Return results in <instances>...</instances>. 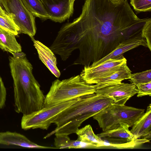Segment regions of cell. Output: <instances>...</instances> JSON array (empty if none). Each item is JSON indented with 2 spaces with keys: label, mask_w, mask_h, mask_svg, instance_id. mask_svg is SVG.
<instances>
[{
  "label": "cell",
  "mask_w": 151,
  "mask_h": 151,
  "mask_svg": "<svg viewBox=\"0 0 151 151\" xmlns=\"http://www.w3.org/2000/svg\"><path fill=\"white\" fill-rule=\"evenodd\" d=\"M9 59L16 111L24 115L40 110L45 97L33 75L32 65L26 55L10 56Z\"/></svg>",
  "instance_id": "1"
},
{
  "label": "cell",
  "mask_w": 151,
  "mask_h": 151,
  "mask_svg": "<svg viewBox=\"0 0 151 151\" xmlns=\"http://www.w3.org/2000/svg\"><path fill=\"white\" fill-rule=\"evenodd\" d=\"M112 99L95 93L78 97L73 104L59 114L52 120L55 129L44 138L55 136H68L76 133L82 123L110 104Z\"/></svg>",
  "instance_id": "2"
},
{
  "label": "cell",
  "mask_w": 151,
  "mask_h": 151,
  "mask_svg": "<svg viewBox=\"0 0 151 151\" xmlns=\"http://www.w3.org/2000/svg\"><path fill=\"white\" fill-rule=\"evenodd\" d=\"M95 91V85L87 83L80 75L61 81L57 79L52 82L45 97L43 107L54 105Z\"/></svg>",
  "instance_id": "3"
},
{
  "label": "cell",
  "mask_w": 151,
  "mask_h": 151,
  "mask_svg": "<svg viewBox=\"0 0 151 151\" xmlns=\"http://www.w3.org/2000/svg\"><path fill=\"white\" fill-rule=\"evenodd\" d=\"M145 109L124 105L112 103L93 116L103 131L112 130L119 127L122 123L129 127L134 124L143 115Z\"/></svg>",
  "instance_id": "4"
},
{
  "label": "cell",
  "mask_w": 151,
  "mask_h": 151,
  "mask_svg": "<svg viewBox=\"0 0 151 151\" xmlns=\"http://www.w3.org/2000/svg\"><path fill=\"white\" fill-rule=\"evenodd\" d=\"M77 98L54 105L43 107L37 111L23 115L21 122L22 129L27 130L40 128L47 130L55 117L75 103Z\"/></svg>",
  "instance_id": "5"
},
{
  "label": "cell",
  "mask_w": 151,
  "mask_h": 151,
  "mask_svg": "<svg viewBox=\"0 0 151 151\" xmlns=\"http://www.w3.org/2000/svg\"><path fill=\"white\" fill-rule=\"evenodd\" d=\"M6 13L10 16L19 28L20 33L33 38L36 32L35 17L21 0H0Z\"/></svg>",
  "instance_id": "6"
},
{
  "label": "cell",
  "mask_w": 151,
  "mask_h": 151,
  "mask_svg": "<svg viewBox=\"0 0 151 151\" xmlns=\"http://www.w3.org/2000/svg\"><path fill=\"white\" fill-rule=\"evenodd\" d=\"M127 61L122 55L95 66H85L80 75L87 83L96 84L100 80L117 71Z\"/></svg>",
  "instance_id": "7"
},
{
  "label": "cell",
  "mask_w": 151,
  "mask_h": 151,
  "mask_svg": "<svg viewBox=\"0 0 151 151\" xmlns=\"http://www.w3.org/2000/svg\"><path fill=\"white\" fill-rule=\"evenodd\" d=\"M96 94L109 97L114 104L124 105L130 98L137 93L136 86L132 83L121 82L96 84Z\"/></svg>",
  "instance_id": "8"
},
{
  "label": "cell",
  "mask_w": 151,
  "mask_h": 151,
  "mask_svg": "<svg viewBox=\"0 0 151 151\" xmlns=\"http://www.w3.org/2000/svg\"><path fill=\"white\" fill-rule=\"evenodd\" d=\"M49 19L61 23L69 19L73 12L74 0H40Z\"/></svg>",
  "instance_id": "9"
},
{
  "label": "cell",
  "mask_w": 151,
  "mask_h": 151,
  "mask_svg": "<svg viewBox=\"0 0 151 151\" xmlns=\"http://www.w3.org/2000/svg\"><path fill=\"white\" fill-rule=\"evenodd\" d=\"M140 35L141 34L122 42L118 44L116 48L110 53L99 60L94 62L90 66H95L110 59L119 57L125 52L141 45L147 47L146 40L139 38Z\"/></svg>",
  "instance_id": "10"
},
{
  "label": "cell",
  "mask_w": 151,
  "mask_h": 151,
  "mask_svg": "<svg viewBox=\"0 0 151 151\" xmlns=\"http://www.w3.org/2000/svg\"><path fill=\"white\" fill-rule=\"evenodd\" d=\"M116 129L103 132L97 135L103 140L111 144H121L129 142L135 139L127 124L122 123Z\"/></svg>",
  "instance_id": "11"
},
{
  "label": "cell",
  "mask_w": 151,
  "mask_h": 151,
  "mask_svg": "<svg viewBox=\"0 0 151 151\" xmlns=\"http://www.w3.org/2000/svg\"><path fill=\"white\" fill-rule=\"evenodd\" d=\"M40 59L57 78L60 76V72L57 67L56 57L54 52L49 47L40 41L31 38Z\"/></svg>",
  "instance_id": "12"
},
{
  "label": "cell",
  "mask_w": 151,
  "mask_h": 151,
  "mask_svg": "<svg viewBox=\"0 0 151 151\" xmlns=\"http://www.w3.org/2000/svg\"><path fill=\"white\" fill-rule=\"evenodd\" d=\"M0 144L5 145H14L29 148H57L38 145L30 141L23 135L9 131L0 132Z\"/></svg>",
  "instance_id": "13"
},
{
  "label": "cell",
  "mask_w": 151,
  "mask_h": 151,
  "mask_svg": "<svg viewBox=\"0 0 151 151\" xmlns=\"http://www.w3.org/2000/svg\"><path fill=\"white\" fill-rule=\"evenodd\" d=\"M130 132L135 139H151V105L147 106L146 112L132 127Z\"/></svg>",
  "instance_id": "14"
},
{
  "label": "cell",
  "mask_w": 151,
  "mask_h": 151,
  "mask_svg": "<svg viewBox=\"0 0 151 151\" xmlns=\"http://www.w3.org/2000/svg\"><path fill=\"white\" fill-rule=\"evenodd\" d=\"M15 36L0 27V48L12 53L21 52V46L17 42Z\"/></svg>",
  "instance_id": "15"
},
{
  "label": "cell",
  "mask_w": 151,
  "mask_h": 151,
  "mask_svg": "<svg viewBox=\"0 0 151 151\" xmlns=\"http://www.w3.org/2000/svg\"><path fill=\"white\" fill-rule=\"evenodd\" d=\"M76 133L82 142L88 144L91 148L102 147L104 141L94 133L91 126L88 125L78 129Z\"/></svg>",
  "instance_id": "16"
},
{
  "label": "cell",
  "mask_w": 151,
  "mask_h": 151,
  "mask_svg": "<svg viewBox=\"0 0 151 151\" xmlns=\"http://www.w3.org/2000/svg\"><path fill=\"white\" fill-rule=\"evenodd\" d=\"M54 145L57 148H90L88 144L81 142L79 139L70 140L68 136H55Z\"/></svg>",
  "instance_id": "17"
},
{
  "label": "cell",
  "mask_w": 151,
  "mask_h": 151,
  "mask_svg": "<svg viewBox=\"0 0 151 151\" xmlns=\"http://www.w3.org/2000/svg\"><path fill=\"white\" fill-rule=\"evenodd\" d=\"M26 9L35 17L43 21L49 19V16L40 0H21Z\"/></svg>",
  "instance_id": "18"
},
{
  "label": "cell",
  "mask_w": 151,
  "mask_h": 151,
  "mask_svg": "<svg viewBox=\"0 0 151 151\" xmlns=\"http://www.w3.org/2000/svg\"><path fill=\"white\" fill-rule=\"evenodd\" d=\"M131 74V71L126 63L117 71L106 78L100 80L96 84L121 82L123 80L129 79Z\"/></svg>",
  "instance_id": "19"
},
{
  "label": "cell",
  "mask_w": 151,
  "mask_h": 151,
  "mask_svg": "<svg viewBox=\"0 0 151 151\" xmlns=\"http://www.w3.org/2000/svg\"><path fill=\"white\" fill-rule=\"evenodd\" d=\"M0 27L14 34L16 36L21 33L19 28L11 17L8 14L0 15Z\"/></svg>",
  "instance_id": "20"
},
{
  "label": "cell",
  "mask_w": 151,
  "mask_h": 151,
  "mask_svg": "<svg viewBox=\"0 0 151 151\" xmlns=\"http://www.w3.org/2000/svg\"><path fill=\"white\" fill-rule=\"evenodd\" d=\"M129 81L136 86L151 81V70L131 74Z\"/></svg>",
  "instance_id": "21"
},
{
  "label": "cell",
  "mask_w": 151,
  "mask_h": 151,
  "mask_svg": "<svg viewBox=\"0 0 151 151\" xmlns=\"http://www.w3.org/2000/svg\"><path fill=\"white\" fill-rule=\"evenodd\" d=\"M150 140L142 138L135 139L132 141L126 143L121 144H111L105 142L104 146H110L118 149L134 148L142 144L150 142Z\"/></svg>",
  "instance_id": "22"
},
{
  "label": "cell",
  "mask_w": 151,
  "mask_h": 151,
  "mask_svg": "<svg viewBox=\"0 0 151 151\" xmlns=\"http://www.w3.org/2000/svg\"><path fill=\"white\" fill-rule=\"evenodd\" d=\"M130 4L137 12L151 11V0H130Z\"/></svg>",
  "instance_id": "23"
},
{
  "label": "cell",
  "mask_w": 151,
  "mask_h": 151,
  "mask_svg": "<svg viewBox=\"0 0 151 151\" xmlns=\"http://www.w3.org/2000/svg\"><path fill=\"white\" fill-rule=\"evenodd\" d=\"M141 37L146 39L148 47L151 50V19L148 21L143 27Z\"/></svg>",
  "instance_id": "24"
},
{
  "label": "cell",
  "mask_w": 151,
  "mask_h": 151,
  "mask_svg": "<svg viewBox=\"0 0 151 151\" xmlns=\"http://www.w3.org/2000/svg\"><path fill=\"white\" fill-rule=\"evenodd\" d=\"M138 91L137 97L149 95L151 96V81L141 84L136 86Z\"/></svg>",
  "instance_id": "25"
},
{
  "label": "cell",
  "mask_w": 151,
  "mask_h": 151,
  "mask_svg": "<svg viewBox=\"0 0 151 151\" xmlns=\"http://www.w3.org/2000/svg\"><path fill=\"white\" fill-rule=\"evenodd\" d=\"M6 91L3 81L0 76V109L4 106L6 99Z\"/></svg>",
  "instance_id": "26"
},
{
  "label": "cell",
  "mask_w": 151,
  "mask_h": 151,
  "mask_svg": "<svg viewBox=\"0 0 151 151\" xmlns=\"http://www.w3.org/2000/svg\"><path fill=\"white\" fill-rule=\"evenodd\" d=\"M7 14L4 11L0 2V15H5Z\"/></svg>",
  "instance_id": "27"
},
{
  "label": "cell",
  "mask_w": 151,
  "mask_h": 151,
  "mask_svg": "<svg viewBox=\"0 0 151 151\" xmlns=\"http://www.w3.org/2000/svg\"><path fill=\"white\" fill-rule=\"evenodd\" d=\"M112 1L114 2H118L119 1L121 0H111Z\"/></svg>",
  "instance_id": "28"
},
{
  "label": "cell",
  "mask_w": 151,
  "mask_h": 151,
  "mask_svg": "<svg viewBox=\"0 0 151 151\" xmlns=\"http://www.w3.org/2000/svg\"><path fill=\"white\" fill-rule=\"evenodd\" d=\"M74 0L75 1L76 0Z\"/></svg>",
  "instance_id": "29"
}]
</instances>
